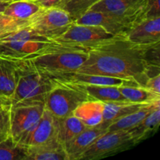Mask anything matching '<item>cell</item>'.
Wrapping results in <instances>:
<instances>
[{"instance_id": "6da1fadb", "label": "cell", "mask_w": 160, "mask_h": 160, "mask_svg": "<svg viewBox=\"0 0 160 160\" xmlns=\"http://www.w3.org/2000/svg\"><path fill=\"white\" fill-rule=\"evenodd\" d=\"M151 46L133 43L125 34L115 35L89 47L88 59L76 73L123 78L145 87L148 78L160 74L159 68H150L145 59Z\"/></svg>"}, {"instance_id": "d6986e66", "label": "cell", "mask_w": 160, "mask_h": 160, "mask_svg": "<svg viewBox=\"0 0 160 160\" xmlns=\"http://www.w3.org/2000/svg\"><path fill=\"white\" fill-rule=\"evenodd\" d=\"M160 124V107L152 111L143 120L131 129L128 130L135 145L153 135Z\"/></svg>"}, {"instance_id": "d6a6232c", "label": "cell", "mask_w": 160, "mask_h": 160, "mask_svg": "<svg viewBox=\"0 0 160 160\" xmlns=\"http://www.w3.org/2000/svg\"><path fill=\"white\" fill-rule=\"evenodd\" d=\"M9 106V103L6 102H4L3 100L0 99V109H2V108L6 107V106Z\"/></svg>"}, {"instance_id": "ac0fdd59", "label": "cell", "mask_w": 160, "mask_h": 160, "mask_svg": "<svg viewBox=\"0 0 160 160\" xmlns=\"http://www.w3.org/2000/svg\"><path fill=\"white\" fill-rule=\"evenodd\" d=\"M104 102L97 100H87L76 108L73 115L79 119L86 127L92 128L103 121Z\"/></svg>"}, {"instance_id": "4fadbf2b", "label": "cell", "mask_w": 160, "mask_h": 160, "mask_svg": "<svg viewBox=\"0 0 160 160\" xmlns=\"http://www.w3.org/2000/svg\"><path fill=\"white\" fill-rule=\"evenodd\" d=\"M125 36L140 45H153L160 42V17L143 19L134 25Z\"/></svg>"}, {"instance_id": "8fae6325", "label": "cell", "mask_w": 160, "mask_h": 160, "mask_svg": "<svg viewBox=\"0 0 160 160\" xmlns=\"http://www.w3.org/2000/svg\"><path fill=\"white\" fill-rule=\"evenodd\" d=\"M77 24L100 26L107 32L113 34H126L133 24L123 18L107 12L89 9L84 15L74 20Z\"/></svg>"}, {"instance_id": "5bb4252c", "label": "cell", "mask_w": 160, "mask_h": 160, "mask_svg": "<svg viewBox=\"0 0 160 160\" xmlns=\"http://www.w3.org/2000/svg\"><path fill=\"white\" fill-rule=\"evenodd\" d=\"M53 81H63L73 84H93V85H106V86H135L141 87L137 83L127 79H123L115 77L106 76V75L90 74V73H73L67 76L63 77L59 80Z\"/></svg>"}, {"instance_id": "f1b7e54d", "label": "cell", "mask_w": 160, "mask_h": 160, "mask_svg": "<svg viewBox=\"0 0 160 160\" xmlns=\"http://www.w3.org/2000/svg\"><path fill=\"white\" fill-rule=\"evenodd\" d=\"M27 23V20H15L12 17L4 15L2 12H0V32L22 26Z\"/></svg>"}, {"instance_id": "83f0119b", "label": "cell", "mask_w": 160, "mask_h": 160, "mask_svg": "<svg viewBox=\"0 0 160 160\" xmlns=\"http://www.w3.org/2000/svg\"><path fill=\"white\" fill-rule=\"evenodd\" d=\"M10 136L9 106L0 109V142Z\"/></svg>"}, {"instance_id": "d590c367", "label": "cell", "mask_w": 160, "mask_h": 160, "mask_svg": "<svg viewBox=\"0 0 160 160\" xmlns=\"http://www.w3.org/2000/svg\"><path fill=\"white\" fill-rule=\"evenodd\" d=\"M13 1H19V0H13ZM28 1H34V0H28Z\"/></svg>"}, {"instance_id": "44dd1931", "label": "cell", "mask_w": 160, "mask_h": 160, "mask_svg": "<svg viewBox=\"0 0 160 160\" xmlns=\"http://www.w3.org/2000/svg\"><path fill=\"white\" fill-rule=\"evenodd\" d=\"M75 84L83 89L92 100H97L102 102L128 101L121 94L119 87L85 84Z\"/></svg>"}, {"instance_id": "52a82bcc", "label": "cell", "mask_w": 160, "mask_h": 160, "mask_svg": "<svg viewBox=\"0 0 160 160\" xmlns=\"http://www.w3.org/2000/svg\"><path fill=\"white\" fill-rule=\"evenodd\" d=\"M44 109V103L9 106L10 136L16 142L23 145V141L38 123Z\"/></svg>"}, {"instance_id": "4dcf8cb0", "label": "cell", "mask_w": 160, "mask_h": 160, "mask_svg": "<svg viewBox=\"0 0 160 160\" xmlns=\"http://www.w3.org/2000/svg\"><path fill=\"white\" fill-rule=\"evenodd\" d=\"M145 87L156 94L160 95V74L148 78Z\"/></svg>"}, {"instance_id": "1f68e13d", "label": "cell", "mask_w": 160, "mask_h": 160, "mask_svg": "<svg viewBox=\"0 0 160 160\" xmlns=\"http://www.w3.org/2000/svg\"><path fill=\"white\" fill-rule=\"evenodd\" d=\"M34 2L41 8L57 7L61 0H34Z\"/></svg>"}, {"instance_id": "f546056e", "label": "cell", "mask_w": 160, "mask_h": 160, "mask_svg": "<svg viewBox=\"0 0 160 160\" xmlns=\"http://www.w3.org/2000/svg\"><path fill=\"white\" fill-rule=\"evenodd\" d=\"M157 17H160L159 0H148V6L144 19L154 18Z\"/></svg>"}, {"instance_id": "7c38bea8", "label": "cell", "mask_w": 160, "mask_h": 160, "mask_svg": "<svg viewBox=\"0 0 160 160\" xmlns=\"http://www.w3.org/2000/svg\"><path fill=\"white\" fill-rule=\"evenodd\" d=\"M109 126V123L102 121V123L97 126L87 128L66 144L64 149L68 160H79L89 146L92 145L98 138L108 131Z\"/></svg>"}, {"instance_id": "4316f807", "label": "cell", "mask_w": 160, "mask_h": 160, "mask_svg": "<svg viewBox=\"0 0 160 160\" xmlns=\"http://www.w3.org/2000/svg\"><path fill=\"white\" fill-rule=\"evenodd\" d=\"M99 0H61L57 7L66 11L75 20L84 15Z\"/></svg>"}, {"instance_id": "ba28073f", "label": "cell", "mask_w": 160, "mask_h": 160, "mask_svg": "<svg viewBox=\"0 0 160 160\" xmlns=\"http://www.w3.org/2000/svg\"><path fill=\"white\" fill-rule=\"evenodd\" d=\"M135 143L128 131H107L94 142L79 160H95L106 158L131 148Z\"/></svg>"}, {"instance_id": "9c48e42d", "label": "cell", "mask_w": 160, "mask_h": 160, "mask_svg": "<svg viewBox=\"0 0 160 160\" xmlns=\"http://www.w3.org/2000/svg\"><path fill=\"white\" fill-rule=\"evenodd\" d=\"M147 6L148 0H99L90 9L117 16L134 26L144 19Z\"/></svg>"}, {"instance_id": "d4e9b609", "label": "cell", "mask_w": 160, "mask_h": 160, "mask_svg": "<svg viewBox=\"0 0 160 160\" xmlns=\"http://www.w3.org/2000/svg\"><path fill=\"white\" fill-rule=\"evenodd\" d=\"M120 92L128 101L136 103H153L160 101V95L156 94L145 87L120 86Z\"/></svg>"}, {"instance_id": "277c9868", "label": "cell", "mask_w": 160, "mask_h": 160, "mask_svg": "<svg viewBox=\"0 0 160 160\" xmlns=\"http://www.w3.org/2000/svg\"><path fill=\"white\" fill-rule=\"evenodd\" d=\"M45 38L38 35L27 27V23L0 32V59L8 61L23 59L42 48Z\"/></svg>"}, {"instance_id": "2e32d148", "label": "cell", "mask_w": 160, "mask_h": 160, "mask_svg": "<svg viewBox=\"0 0 160 160\" xmlns=\"http://www.w3.org/2000/svg\"><path fill=\"white\" fill-rule=\"evenodd\" d=\"M56 138L54 116L45 107L42 117L34 129L23 141L24 146H33L44 143Z\"/></svg>"}, {"instance_id": "7402d4cb", "label": "cell", "mask_w": 160, "mask_h": 160, "mask_svg": "<svg viewBox=\"0 0 160 160\" xmlns=\"http://www.w3.org/2000/svg\"><path fill=\"white\" fill-rule=\"evenodd\" d=\"M16 88V74L11 61L0 59V99L10 102Z\"/></svg>"}, {"instance_id": "3957f363", "label": "cell", "mask_w": 160, "mask_h": 160, "mask_svg": "<svg viewBox=\"0 0 160 160\" xmlns=\"http://www.w3.org/2000/svg\"><path fill=\"white\" fill-rule=\"evenodd\" d=\"M16 74V88L9 106L24 103H44L54 86V81L39 72L28 59L11 61Z\"/></svg>"}, {"instance_id": "30bf717a", "label": "cell", "mask_w": 160, "mask_h": 160, "mask_svg": "<svg viewBox=\"0 0 160 160\" xmlns=\"http://www.w3.org/2000/svg\"><path fill=\"white\" fill-rule=\"evenodd\" d=\"M114 36L100 26L77 24L73 22L68 30L54 42L81 46L88 49L92 45Z\"/></svg>"}, {"instance_id": "603a6c76", "label": "cell", "mask_w": 160, "mask_h": 160, "mask_svg": "<svg viewBox=\"0 0 160 160\" xmlns=\"http://www.w3.org/2000/svg\"><path fill=\"white\" fill-rule=\"evenodd\" d=\"M160 107V101L156 102L149 103L144 107L141 108L138 110L130 113L125 117H121L117 120L111 123L108 128V131H117V130H123L128 131L136 125L138 124L142 120H143L152 111L156 108Z\"/></svg>"}, {"instance_id": "5b68a950", "label": "cell", "mask_w": 160, "mask_h": 160, "mask_svg": "<svg viewBox=\"0 0 160 160\" xmlns=\"http://www.w3.org/2000/svg\"><path fill=\"white\" fill-rule=\"evenodd\" d=\"M53 81L54 86L45 98V107L55 117L60 118L73 115V111L81 103L92 100L77 84L63 81Z\"/></svg>"}, {"instance_id": "e575fe53", "label": "cell", "mask_w": 160, "mask_h": 160, "mask_svg": "<svg viewBox=\"0 0 160 160\" xmlns=\"http://www.w3.org/2000/svg\"><path fill=\"white\" fill-rule=\"evenodd\" d=\"M13 2V0H0V2H6V3H10Z\"/></svg>"}, {"instance_id": "cb8c5ba5", "label": "cell", "mask_w": 160, "mask_h": 160, "mask_svg": "<svg viewBox=\"0 0 160 160\" xmlns=\"http://www.w3.org/2000/svg\"><path fill=\"white\" fill-rule=\"evenodd\" d=\"M40 8V6L34 1L19 0L9 3L6 6L2 13L15 20H27L38 12Z\"/></svg>"}, {"instance_id": "836d02e7", "label": "cell", "mask_w": 160, "mask_h": 160, "mask_svg": "<svg viewBox=\"0 0 160 160\" xmlns=\"http://www.w3.org/2000/svg\"><path fill=\"white\" fill-rule=\"evenodd\" d=\"M8 4H9V3L0 2V12H3V11H4L5 8H6V6H7Z\"/></svg>"}, {"instance_id": "7a4b0ae2", "label": "cell", "mask_w": 160, "mask_h": 160, "mask_svg": "<svg viewBox=\"0 0 160 160\" xmlns=\"http://www.w3.org/2000/svg\"><path fill=\"white\" fill-rule=\"evenodd\" d=\"M87 48L50 41L26 59L43 74L52 80H59L76 73L88 59Z\"/></svg>"}, {"instance_id": "e0dca14e", "label": "cell", "mask_w": 160, "mask_h": 160, "mask_svg": "<svg viewBox=\"0 0 160 160\" xmlns=\"http://www.w3.org/2000/svg\"><path fill=\"white\" fill-rule=\"evenodd\" d=\"M54 124L56 139L63 147L88 128L73 115L60 118L54 117Z\"/></svg>"}, {"instance_id": "8992f818", "label": "cell", "mask_w": 160, "mask_h": 160, "mask_svg": "<svg viewBox=\"0 0 160 160\" xmlns=\"http://www.w3.org/2000/svg\"><path fill=\"white\" fill-rule=\"evenodd\" d=\"M74 20L59 7L40 8L27 20V27L34 33L54 41L63 34Z\"/></svg>"}, {"instance_id": "484cf974", "label": "cell", "mask_w": 160, "mask_h": 160, "mask_svg": "<svg viewBox=\"0 0 160 160\" xmlns=\"http://www.w3.org/2000/svg\"><path fill=\"white\" fill-rule=\"evenodd\" d=\"M0 160H28L26 146L17 143L9 136L0 142Z\"/></svg>"}, {"instance_id": "9a60e30c", "label": "cell", "mask_w": 160, "mask_h": 160, "mask_svg": "<svg viewBox=\"0 0 160 160\" xmlns=\"http://www.w3.org/2000/svg\"><path fill=\"white\" fill-rule=\"evenodd\" d=\"M28 160H68L64 149L56 138L44 143L33 146H27Z\"/></svg>"}, {"instance_id": "ffe728a7", "label": "cell", "mask_w": 160, "mask_h": 160, "mask_svg": "<svg viewBox=\"0 0 160 160\" xmlns=\"http://www.w3.org/2000/svg\"><path fill=\"white\" fill-rule=\"evenodd\" d=\"M149 103H136L129 101L104 102L103 122L109 125L121 117L138 110Z\"/></svg>"}]
</instances>
